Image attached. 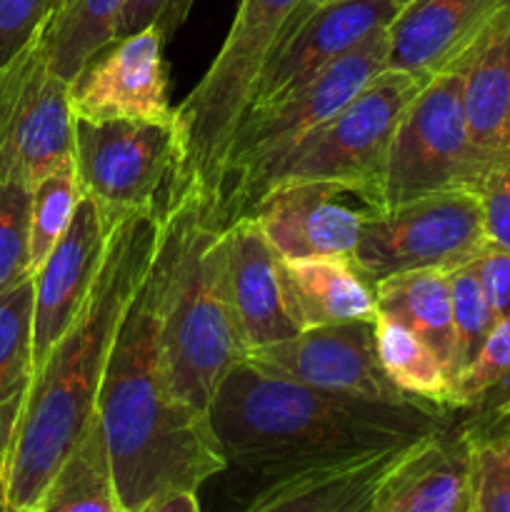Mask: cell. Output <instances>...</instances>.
I'll use <instances>...</instances> for the list:
<instances>
[{"instance_id": "cell-1", "label": "cell", "mask_w": 510, "mask_h": 512, "mask_svg": "<svg viewBox=\"0 0 510 512\" xmlns=\"http://www.w3.org/2000/svg\"><path fill=\"white\" fill-rule=\"evenodd\" d=\"M165 205L113 228L83 308L33 378L5 485V512H38L68 450L98 413L100 383L130 300L158 248Z\"/></svg>"}, {"instance_id": "cell-2", "label": "cell", "mask_w": 510, "mask_h": 512, "mask_svg": "<svg viewBox=\"0 0 510 512\" xmlns=\"http://www.w3.org/2000/svg\"><path fill=\"white\" fill-rule=\"evenodd\" d=\"M460 410L325 393L245 358L218 385L210 420L228 468L245 480L353 453L388 450L443 428Z\"/></svg>"}, {"instance_id": "cell-3", "label": "cell", "mask_w": 510, "mask_h": 512, "mask_svg": "<svg viewBox=\"0 0 510 512\" xmlns=\"http://www.w3.org/2000/svg\"><path fill=\"white\" fill-rule=\"evenodd\" d=\"M98 415L108 435L123 512H148L173 490L198 493L213 475L228 470L210 413L180 398L170 383L150 275L130 300L115 335L100 383Z\"/></svg>"}, {"instance_id": "cell-4", "label": "cell", "mask_w": 510, "mask_h": 512, "mask_svg": "<svg viewBox=\"0 0 510 512\" xmlns=\"http://www.w3.org/2000/svg\"><path fill=\"white\" fill-rule=\"evenodd\" d=\"M148 275L170 383L210 413L218 385L250 353L230 295L220 210L195 193L165 203Z\"/></svg>"}, {"instance_id": "cell-5", "label": "cell", "mask_w": 510, "mask_h": 512, "mask_svg": "<svg viewBox=\"0 0 510 512\" xmlns=\"http://www.w3.org/2000/svg\"><path fill=\"white\" fill-rule=\"evenodd\" d=\"M303 3L240 0L233 25L208 73L173 108L175 168L165 203L195 193L220 210L225 158L235 130L248 115L260 78Z\"/></svg>"}, {"instance_id": "cell-6", "label": "cell", "mask_w": 510, "mask_h": 512, "mask_svg": "<svg viewBox=\"0 0 510 512\" xmlns=\"http://www.w3.org/2000/svg\"><path fill=\"white\" fill-rule=\"evenodd\" d=\"M385 68L388 30H380L333 60L295 93L270 108L245 115L225 158L220 200L223 223L243 215L260 180Z\"/></svg>"}, {"instance_id": "cell-7", "label": "cell", "mask_w": 510, "mask_h": 512, "mask_svg": "<svg viewBox=\"0 0 510 512\" xmlns=\"http://www.w3.org/2000/svg\"><path fill=\"white\" fill-rule=\"evenodd\" d=\"M423 83L420 75L408 70H380L328 123L313 130L260 180L248 208L275 185L300 180H343L383 193L385 160L395 128Z\"/></svg>"}, {"instance_id": "cell-8", "label": "cell", "mask_w": 510, "mask_h": 512, "mask_svg": "<svg viewBox=\"0 0 510 512\" xmlns=\"http://www.w3.org/2000/svg\"><path fill=\"white\" fill-rule=\"evenodd\" d=\"M488 160L470 138L463 65L425 80L395 128L383 173L385 208L450 188H473Z\"/></svg>"}, {"instance_id": "cell-9", "label": "cell", "mask_w": 510, "mask_h": 512, "mask_svg": "<svg viewBox=\"0 0 510 512\" xmlns=\"http://www.w3.org/2000/svg\"><path fill=\"white\" fill-rule=\"evenodd\" d=\"M488 245L483 210L473 188L420 195L380 210L363 225L353 265L370 280L418 268H455Z\"/></svg>"}, {"instance_id": "cell-10", "label": "cell", "mask_w": 510, "mask_h": 512, "mask_svg": "<svg viewBox=\"0 0 510 512\" xmlns=\"http://www.w3.org/2000/svg\"><path fill=\"white\" fill-rule=\"evenodd\" d=\"M75 173L83 193L115 228L135 210L158 205L175 168L173 123L75 118Z\"/></svg>"}, {"instance_id": "cell-11", "label": "cell", "mask_w": 510, "mask_h": 512, "mask_svg": "<svg viewBox=\"0 0 510 512\" xmlns=\"http://www.w3.org/2000/svg\"><path fill=\"white\" fill-rule=\"evenodd\" d=\"M70 83L50 68L40 40L0 70V180L33 188L73 160Z\"/></svg>"}, {"instance_id": "cell-12", "label": "cell", "mask_w": 510, "mask_h": 512, "mask_svg": "<svg viewBox=\"0 0 510 512\" xmlns=\"http://www.w3.org/2000/svg\"><path fill=\"white\" fill-rule=\"evenodd\" d=\"M380 210H385L383 193L370 185L300 180L275 185L245 215H253L283 258H353L363 225Z\"/></svg>"}, {"instance_id": "cell-13", "label": "cell", "mask_w": 510, "mask_h": 512, "mask_svg": "<svg viewBox=\"0 0 510 512\" xmlns=\"http://www.w3.org/2000/svg\"><path fill=\"white\" fill-rule=\"evenodd\" d=\"M400 8L398 0H305L275 48L248 113L270 108L365 38L388 30Z\"/></svg>"}, {"instance_id": "cell-14", "label": "cell", "mask_w": 510, "mask_h": 512, "mask_svg": "<svg viewBox=\"0 0 510 512\" xmlns=\"http://www.w3.org/2000/svg\"><path fill=\"white\" fill-rule=\"evenodd\" d=\"M248 360L325 393L380 403H418L385 378L375 353L373 323L365 320L305 328L293 338L253 350Z\"/></svg>"}, {"instance_id": "cell-15", "label": "cell", "mask_w": 510, "mask_h": 512, "mask_svg": "<svg viewBox=\"0 0 510 512\" xmlns=\"http://www.w3.org/2000/svg\"><path fill=\"white\" fill-rule=\"evenodd\" d=\"M165 38L155 28L113 40L70 80L73 118L173 123Z\"/></svg>"}, {"instance_id": "cell-16", "label": "cell", "mask_w": 510, "mask_h": 512, "mask_svg": "<svg viewBox=\"0 0 510 512\" xmlns=\"http://www.w3.org/2000/svg\"><path fill=\"white\" fill-rule=\"evenodd\" d=\"M110 233L113 228H108L98 205L83 193L70 228L33 273L35 373L83 308L90 285L103 265Z\"/></svg>"}, {"instance_id": "cell-17", "label": "cell", "mask_w": 510, "mask_h": 512, "mask_svg": "<svg viewBox=\"0 0 510 512\" xmlns=\"http://www.w3.org/2000/svg\"><path fill=\"white\" fill-rule=\"evenodd\" d=\"M510 0H410L388 25V68L423 80L460 68Z\"/></svg>"}, {"instance_id": "cell-18", "label": "cell", "mask_w": 510, "mask_h": 512, "mask_svg": "<svg viewBox=\"0 0 510 512\" xmlns=\"http://www.w3.org/2000/svg\"><path fill=\"white\" fill-rule=\"evenodd\" d=\"M225 250L230 295L250 353L298 335L303 325L290 298L283 255L265 238L253 215L225 223Z\"/></svg>"}, {"instance_id": "cell-19", "label": "cell", "mask_w": 510, "mask_h": 512, "mask_svg": "<svg viewBox=\"0 0 510 512\" xmlns=\"http://www.w3.org/2000/svg\"><path fill=\"white\" fill-rule=\"evenodd\" d=\"M403 448L343 455L273 478L245 480L240 508L248 512H370L380 480Z\"/></svg>"}, {"instance_id": "cell-20", "label": "cell", "mask_w": 510, "mask_h": 512, "mask_svg": "<svg viewBox=\"0 0 510 512\" xmlns=\"http://www.w3.org/2000/svg\"><path fill=\"white\" fill-rule=\"evenodd\" d=\"M370 512H470V458L458 415L400 450Z\"/></svg>"}, {"instance_id": "cell-21", "label": "cell", "mask_w": 510, "mask_h": 512, "mask_svg": "<svg viewBox=\"0 0 510 512\" xmlns=\"http://www.w3.org/2000/svg\"><path fill=\"white\" fill-rule=\"evenodd\" d=\"M33 273L0 290V510L10 460L33 388Z\"/></svg>"}, {"instance_id": "cell-22", "label": "cell", "mask_w": 510, "mask_h": 512, "mask_svg": "<svg viewBox=\"0 0 510 512\" xmlns=\"http://www.w3.org/2000/svg\"><path fill=\"white\" fill-rule=\"evenodd\" d=\"M463 108L485 160L510 150V10L463 63Z\"/></svg>"}, {"instance_id": "cell-23", "label": "cell", "mask_w": 510, "mask_h": 512, "mask_svg": "<svg viewBox=\"0 0 510 512\" xmlns=\"http://www.w3.org/2000/svg\"><path fill=\"white\" fill-rule=\"evenodd\" d=\"M283 265L293 308L303 330L348 320L373 323L378 315L373 283L355 268L350 258L308 255L283 258Z\"/></svg>"}, {"instance_id": "cell-24", "label": "cell", "mask_w": 510, "mask_h": 512, "mask_svg": "<svg viewBox=\"0 0 510 512\" xmlns=\"http://www.w3.org/2000/svg\"><path fill=\"white\" fill-rule=\"evenodd\" d=\"M378 310L393 315L440 355L453 378L455 328L450 283L445 268H418L373 283Z\"/></svg>"}, {"instance_id": "cell-25", "label": "cell", "mask_w": 510, "mask_h": 512, "mask_svg": "<svg viewBox=\"0 0 510 512\" xmlns=\"http://www.w3.org/2000/svg\"><path fill=\"white\" fill-rule=\"evenodd\" d=\"M123 512L115 488L113 458L100 415L85 425L80 438L55 470L38 512Z\"/></svg>"}, {"instance_id": "cell-26", "label": "cell", "mask_w": 510, "mask_h": 512, "mask_svg": "<svg viewBox=\"0 0 510 512\" xmlns=\"http://www.w3.org/2000/svg\"><path fill=\"white\" fill-rule=\"evenodd\" d=\"M375 353L395 390L418 403L453 408V378L440 355L415 330L378 310L373 320Z\"/></svg>"}, {"instance_id": "cell-27", "label": "cell", "mask_w": 510, "mask_h": 512, "mask_svg": "<svg viewBox=\"0 0 510 512\" xmlns=\"http://www.w3.org/2000/svg\"><path fill=\"white\" fill-rule=\"evenodd\" d=\"M470 512H510V395L463 410Z\"/></svg>"}, {"instance_id": "cell-28", "label": "cell", "mask_w": 510, "mask_h": 512, "mask_svg": "<svg viewBox=\"0 0 510 512\" xmlns=\"http://www.w3.org/2000/svg\"><path fill=\"white\" fill-rule=\"evenodd\" d=\"M125 3L128 0H58L40 35L50 68L70 83L88 60L113 43Z\"/></svg>"}, {"instance_id": "cell-29", "label": "cell", "mask_w": 510, "mask_h": 512, "mask_svg": "<svg viewBox=\"0 0 510 512\" xmlns=\"http://www.w3.org/2000/svg\"><path fill=\"white\" fill-rule=\"evenodd\" d=\"M80 198H83V188H80L78 173H75V160H68L33 185L28 235L30 273L43 265L55 243L70 228Z\"/></svg>"}, {"instance_id": "cell-30", "label": "cell", "mask_w": 510, "mask_h": 512, "mask_svg": "<svg viewBox=\"0 0 510 512\" xmlns=\"http://www.w3.org/2000/svg\"><path fill=\"white\" fill-rule=\"evenodd\" d=\"M510 395V313L493 330L468 368L453 378V408L470 410Z\"/></svg>"}, {"instance_id": "cell-31", "label": "cell", "mask_w": 510, "mask_h": 512, "mask_svg": "<svg viewBox=\"0 0 510 512\" xmlns=\"http://www.w3.org/2000/svg\"><path fill=\"white\" fill-rule=\"evenodd\" d=\"M450 303H453V328H455V358L453 378L463 373L470 360L478 355L480 345L485 343L493 330L498 315L490 308L485 290L480 285L475 260L448 268Z\"/></svg>"}, {"instance_id": "cell-32", "label": "cell", "mask_w": 510, "mask_h": 512, "mask_svg": "<svg viewBox=\"0 0 510 512\" xmlns=\"http://www.w3.org/2000/svg\"><path fill=\"white\" fill-rule=\"evenodd\" d=\"M30 200V185L20 180H0V290L30 275Z\"/></svg>"}, {"instance_id": "cell-33", "label": "cell", "mask_w": 510, "mask_h": 512, "mask_svg": "<svg viewBox=\"0 0 510 512\" xmlns=\"http://www.w3.org/2000/svg\"><path fill=\"white\" fill-rule=\"evenodd\" d=\"M58 0H0V70L35 45Z\"/></svg>"}, {"instance_id": "cell-34", "label": "cell", "mask_w": 510, "mask_h": 512, "mask_svg": "<svg viewBox=\"0 0 510 512\" xmlns=\"http://www.w3.org/2000/svg\"><path fill=\"white\" fill-rule=\"evenodd\" d=\"M473 190L483 210L488 243L510 253V150L490 160Z\"/></svg>"}, {"instance_id": "cell-35", "label": "cell", "mask_w": 510, "mask_h": 512, "mask_svg": "<svg viewBox=\"0 0 510 512\" xmlns=\"http://www.w3.org/2000/svg\"><path fill=\"white\" fill-rule=\"evenodd\" d=\"M193 3L195 0H128L115 25V40L138 30L155 28L168 43L188 20Z\"/></svg>"}, {"instance_id": "cell-36", "label": "cell", "mask_w": 510, "mask_h": 512, "mask_svg": "<svg viewBox=\"0 0 510 512\" xmlns=\"http://www.w3.org/2000/svg\"><path fill=\"white\" fill-rule=\"evenodd\" d=\"M475 270H478L480 285L485 290L493 313L505 315L510 313V253L500 250L495 245H485L483 253L475 258Z\"/></svg>"}, {"instance_id": "cell-37", "label": "cell", "mask_w": 510, "mask_h": 512, "mask_svg": "<svg viewBox=\"0 0 510 512\" xmlns=\"http://www.w3.org/2000/svg\"><path fill=\"white\" fill-rule=\"evenodd\" d=\"M200 500L195 490H173L150 505L148 512H198Z\"/></svg>"}, {"instance_id": "cell-38", "label": "cell", "mask_w": 510, "mask_h": 512, "mask_svg": "<svg viewBox=\"0 0 510 512\" xmlns=\"http://www.w3.org/2000/svg\"><path fill=\"white\" fill-rule=\"evenodd\" d=\"M313 3H318V0H313ZM398 3H400V5H408L410 0H398Z\"/></svg>"}]
</instances>
